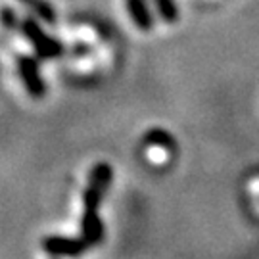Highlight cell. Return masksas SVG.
<instances>
[{"instance_id": "ba28073f", "label": "cell", "mask_w": 259, "mask_h": 259, "mask_svg": "<svg viewBox=\"0 0 259 259\" xmlns=\"http://www.w3.org/2000/svg\"><path fill=\"white\" fill-rule=\"evenodd\" d=\"M144 142L150 144V146H154V148H163V150H171L173 148V139H171V135L163 129H152L144 137Z\"/></svg>"}, {"instance_id": "5b68a950", "label": "cell", "mask_w": 259, "mask_h": 259, "mask_svg": "<svg viewBox=\"0 0 259 259\" xmlns=\"http://www.w3.org/2000/svg\"><path fill=\"white\" fill-rule=\"evenodd\" d=\"M81 238H83L89 248L100 244L104 238V223L100 219L98 211H84L81 217Z\"/></svg>"}, {"instance_id": "277c9868", "label": "cell", "mask_w": 259, "mask_h": 259, "mask_svg": "<svg viewBox=\"0 0 259 259\" xmlns=\"http://www.w3.org/2000/svg\"><path fill=\"white\" fill-rule=\"evenodd\" d=\"M18 71L23 84H25V89H27V93L33 98H42L45 93H47V84H45V79L40 75L37 60L31 58V56H19Z\"/></svg>"}, {"instance_id": "30bf717a", "label": "cell", "mask_w": 259, "mask_h": 259, "mask_svg": "<svg viewBox=\"0 0 259 259\" xmlns=\"http://www.w3.org/2000/svg\"><path fill=\"white\" fill-rule=\"evenodd\" d=\"M2 23H4L6 27H10V29L18 27V18H16L14 10H10V8L2 10Z\"/></svg>"}, {"instance_id": "7a4b0ae2", "label": "cell", "mask_w": 259, "mask_h": 259, "mask_svg": "<svg viewBox=\"0 0 259 259\" xmlns=\"http://www.w3.org/2000/svg\"><path fill=\"white\" fill-rule=\"evenodd\" d=\"M21 33L31 42V47L35 48L38 58L52 60V58H60V56L64 54V47L56 38L50 37L33 18H25L21 21Z\"/></svg>"}, {"instance_id": "52a82bcc", "label": "cell", "mask_w": 259, "mask_h": 259, "mask_svg": "<svg viewBox=\"0 0 259 259\" xmlns=\"http://www.w3.org/2000/svg\"><path fill=\"white\" fill-rule=\"evenodd\" d=\"M19 2L29 6L38 16V19H42L45 23H54L56 21V10L47 0H19Z\"/></svg>"}, {"instance_id": "8992f818", "label": "cell", "mask_w": 259, "mask_h": 259, "mask_svg": "<svg viewBox=\"0 0 259 259\" xmlns=\"http://www.w3.org/2000/svg\"><path fill=\"white\" fill-rule=\"evenodd\" d=\"M125 4H127L129 16L140 31H150L154 27V18L148 8V0H125Z\"/></svg>"}, {"instance_id": "8fae6325", "label": "cell", "mask_w": 259, "mask_h": 259, "mask_svg": "<svg viewBox=\"0 0 259 259\" xmlns=\"http://www.w3.org/2000/svg\"><path fill=\"white\" fill-rule=\"evenodd\" d=\"M54 259H58V257H54Z\"/></svg>"}, {"instance_id": "9c48e42d", "label": "cell", "mask_w": 259, "mask_h": 259, "mask_svg": "<svg viewBox=\"0 0 259 259\" xmlns=\"http://www.w3.org/2000/svg\"><path fill=\"white\" fill-rule=\"evenodd\" d=\"M154 2H156L157 14L161 16L163 21L173 23V21L179 18V10H177L175 0H154Z\"/></svg>"}, {"instance_id": "6da1fadb", "label": "cell", "mask_w": 259, "mask_h": 259, "mask_svg": "<svg viewBox=\"0 0 259 259\" xmlns=\"http://www.w3.org/2000/svg\"><path fill=\"white\" fill-rule=\"evenodd\" d=\"M113 171L108 163H96L89 175V183L83 192V209L84 211H98L104 196L108 192Z\"/></svg>"}, {"instance_id": "3957f363", "label": "cell", "mask_w": 259, "mask_h": 259, "mask_svg": "<svg viewBox=\"0 0 259 259\" xmlns=\"http://www.w3.org/2000/svg\"><path fill=\"white\" fill-rule=\"evenodd\" d=\"M42 250L52 257H79L89 250V244L81 236H47L42 240Z\"/></svg>"}]
</instances>
